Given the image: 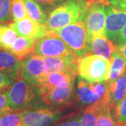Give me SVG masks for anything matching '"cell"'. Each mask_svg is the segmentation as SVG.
<instances>
[{
	"instance_id": "36",
	"label": "cell",
	"mask_w": 126,
	"mask_h": 126,
	"mask_svg": "<svg viewBox=\"0 0 126 126\" xmlns=\"http://www.w3.org/2000/svg\"><path fill=\"white\" fill-rule=\"evenodd\" d=\"M83 1H86L87 3H88V2H90V1H93V0H83Z\"/></svg>"
},
{
	"instance_id": "27",
	"label": "cell",
	"mask_w": 126,
	"mask_h": 126,
	"mask_svg": "<svg viewBox=\"0 0 126 126\" xmlns=\"http://www.w3.org/2000/svg\"><path fill=\"white\" fill-rule=\"evenodd\" d=\"M12 0H0V23H9L12 20Z\"/></svg>"
},
{
	"instance_id": "28",
	"label": "cell",
	"mask_w": 126,
	"mask_h": 126,
	"mask_svg": "<svg viewBox=\"0 0 126 126\" xmlns=\"http://www.w3.org/2000/svg\"><path fill=\"white\" fill-rule=\"evenodd\" d=\"M113 115L118 125H121L126 123V95L121 103L113 111Z\"/></svg>"
},
{
	"instance_id": "37",
	"label": "cell",
	"mask_w": 126,
	"mask_h": 126,
	"mask_svg": "<svg viewBox=\"0 0 126 126\" xmlns=\"http://www.w3.org/2000/svg\"><path fill=\"white\" fill-rule=\"evenodd\" d=\"M108 1H109V0H108Z\"/></svg>"
},
{
	"instance_id": "26",
	"label": "cell",
	"mask_w": 126,
	"mask_h": 126,
	"mask_svg": "<svg viewBox=\"0 0 126 126\" xmlns=\"http://www.w3.org/2000/svg\"><path fill=\"white\" fill-rule=\"evenodd\" d=\"M82 109L68 113L50 126H81Z\"/></svg>"
},
{
	"instance_id": "13",
	"label": "cell",
	"mask_w": 126,
	"mask_h": 126,
	"mask_svg": "<svg viewBox=\"0 0 126 126\" xmlns=\"http://www.w3.org/2000/svg\"><path fill=\"white\" fill-rule=\"evenodd\" d=\"M97 104H107L102 103L99 97L93 93L88 81L79 77L75 90V106L79 109H83Z\"/></svg>"
},
{
	"instance_id": "34",
	"label": "cell",
	"mask_w": 126,
	"mask_h": 126,
	"mask_svg": "<svg viewBox=\"0 0 126 126\" xmlns=\"http://www.w3.org/2000/svg\"><path fill=\"white\" fill-rule=\"evenodd\" d=\"M117 50L126 59V44L117 46Z\"/></svg>"
},
{
	"instance_id": "2",
	"label": "cell",
	"mask_w": 126,
	"mask_h": 126,
	"mask_svg": "<svg viewBox=\"0 0 126 126\" xmlns=\"http://www.w3.org/2000/svg\"><path fill=\"white\" fill-rule=\"evenodd\" d=\"M10 108L13 110L23 109L39 105L41 102L39 88L28 83L22 77L17 79L6 90Z\"/></svg>"
},
{
	"instance_id": "11",
	"label": "cell",
	"mask_w": 126,
	"mask_h": 126,
	"mask_svg": "<svg viewBox=\"0 0 126 126\" xmlns=\"http://www.w3.org/2000/svg\"><path fill=\"white\" fill-rule=\"evenodd\" d=\"M10 25L18 36L36 40L43 38L48 33L44 25L37 23L30 17L10 23Z\"/></svg>"
},
{
	"instance_id": "12",
	"label": "cell",
	"mask_w": 126,
	"mask_h": 126,
	"mask_svg": "<svg viewBox=\"0 0 126 126\" xmlns=\"http://www.w3.org/2000/svg\"><path fill=\"white\" fill-rule=\"evenodd\" d=\"M47 74L50 72H64L73 77L78 76L79 58L75 55L69 57L44 58Z\"/></svg>"
},
{
	"instance_id": "5",
	"label": "cell",
	"mask_w": 126,
	"mask_h": 126,
	"mask_svg": "<svg viewBox=\"0 0 126 126\" xmlns=\"http://www.w3.org/2000/svg\"><path fill=\"white\" fill-rule=\"evenodd\" d=\"M74 82L64 87L53 88H39L41 102L50 108L64 111L75 106V87Z\"/></svg>"
},
{
	"instance_id": "17",
	"label": "cell",
	"mask_w": 126,
	"mask_h": 126,
	"mask_svg": "<svg viewBox=\"0 0 126 126\" xmlns=\"http://www.w3.org/2000/svg\"><path fill=\"white\" fill-rule=\"evenodd\" d=\"M37 41L23 36L17 37L8 50L16 55L20 60H22L28 55L34 54V46Z\"/></svg>"
},
{
	"instance_id": "23",
	"label": "cell",
	"mask_w": 126,
	"mask_h": 126,
	"mask_svg": "<svg viewBox=\"0 0 126 126\" xmlns=\"http://www.w3.org/2000/svg\"><path fill=\"white\" fill-rule=\"evenodd\" d=\"M0 126H24L21 111L10 109L0 113Z\"/></svg>"
},
{
	"instance_id": "32",
	"label": "cell",
	"mask_w": 126,
	"mask_h": 126,
	"mask_svg": "<svg viewBox=\"0 0 126 126\" xmlns=\"http://www.w3.org/2000/svg\"><path fill=\"white\" fill-rule=\"evenodd\" d=\"M109 2L116 8L126 11V0H109Z\"/></svg>"
},
{
	"instance_id": "6",
	"label": "cell",
	"mask_w": 126,
	"mask_h": 126,
	"mask_svg": "<svg viewBox=\"0 0 126 126\" xmlns=\"http://www.w3.org/2000/svg\"><path fill=\"white\" fill-rule=\"evenodd\" d=\"M20 111L24 126H50L65 116L64 111L41 104Z\"/></svg>"
},
{
	"instance_id": "8",
	"label": "cell",
	"mask_w": 126,
	"mask_h": 126,
	"mask_svg": "<svg viewBox=\"0 0 126 126\" xmlns=\"http://www.w3.org/2000/svg\"><path fill=\"white\" fill-rule=\"evenodd\" d=\"M34 54L43 58L69 57L74 55L56 34H48L37 41Z\"/></svg>"
},
{
	"instance_id": "25",
	"label": "cell",
	"mask_w": 126,
	"mask_h": 126,
	"mask_svg": "<svg viewBox=\"0 0 126 126\" xmlns=\"http://www.w3.org/2000/svg\"><path fill=\"white\" fill-rule=\"evenodd\" d=\"M90 88L94 94L99 97L103 104H109L110 84L107 81L89 82Z\"/></svg>"
},
{
	"instance_id": "20",
	"label": "cell",
	"mask_w": 126,
	"mask_h": 126,
	"mask_svg": "<svg viewBox=\"0 0 126 126\" xmlns=\"http://www.w3.org/2000/svg\"><path fill=\"white\" fill-rule=\"evenodd\" d=\"M28 17L37 23L44 25L47 19V14L35 0H23Z\"/></svg>"
},
{
	"instance_id": "31",
	"label": "cell",
	"mask_w": 126,
	"mask_h": 126,
	"mask_svg": "<svg viewBox=\"0 0 126 126\" xmlns=\"http://www.w3.org/2000/svg\"><path fill=\"white\" fill-rule=\"evenodd\" d=\"M13 81L9 77L0 72V91L8 90L13 84Z\"/></svg>"
},
{
	"instance_id": "33",
	"label": "cell",
	"mask_w": 126,
	"mask_h": 126,
	"mask_svg": "<svg viewBox=\"0 0 126 126\" xmlns=\"http://www.w3.org/2000/svg\"><path fill=\"white\" fill-rule=\"evenodd\" d=\"M124 44H126V25L123 27L120 36H118L117 41H116V44L117 46Z\"/></svg>"
},
{
	"instance_id": "14",
	"label": "cell",
	"mask_w": 126,
	"mask_h": 126,
	"mask_svg": "<svg viewBox=\"0 0 126 126\" xmlns=\"http://www.w3.org/2000/svg\"><path fill=\"white\" fill-rule=\"evenodd\" d=\"M117 48V45L109 40L105 36H88V53L98 55L110 60L113 53Z\"/></svg>"
},
{
	"instance_id": "19",
	"label": "cell",
	"mask_w": 126,
	"mask_h": 126,
	"mask_svg": "<svg viewBox=\"0 0 126 126\" xmlns=\"http://www.w3.org/2000/svg\"><path fill=\"white\" fill-rule=\"evenodd\" d=\"M126 69V59L117 49L113 53L110 59V69L107 81L111 85L124 73Z\"/></svg>"
},
{
	"instance_id": "24",
	"label": "cell",
	"mask_w": 126,
	"mask_h": 126,
	"mask_svg": "<svg viewBox=\"0 0 126 126\" xmlns=\"http://www.w3.org/2000/svg\"><path fill=\"white\" fill-rule=\"evenodd\" d=\"M96 126H118L109 104H104L101 107L98 113Z\"/></svg>"
},
{
	"instance_id": "10",
	"label": "cell",
	"mask_w": 126,
	"mask_h": 126,
	"mask_svg": "<svg viewBox=\"0 0 126 126\" xmlns=\"http://www.w3.org/2000/svg\"><path fill=\"white\" fill-rule=\"evenodd\" d=\"M126 25V11L112 5L106 6L105 36L116 44L123 27Z\"/></svg>"
},
{
	"instance_id": "21",
	"label": "cell",
	"mask_w": 126,
	"mask_h": 126,
	"mask_svg": "<svg viewBox=\"0 0 126 126\" xmlns=\"http://www.w3.org/2000/svg\"><path fill=\"white\" fill-rule=\"evenodd\" d=\"M18 36L10 23H0V49L8 50Z\"/></svg>"
},
{
	"instance_id": "22",
	"label": "cell",
	"mask_w": 126,
	"mask_h": 126,
	"mask_svg": "<svg viewBox=\"0 0 126 126\" xmlns=\"http://www.w3.org/2000/svg\"><path fill=\"white\" fill-rule=\"evenodd\" d=\"M104 104H93L82 109L81 126H96L98 113L101 107Z\"/></svg>"
},
{
	"instance_id": "30",
	"label": "cell",
	"mask_w": 126,
	"mask_h": 126,
	"mask_svg": "<svg viewBox=\"0 0 126 126\" xmlns=\"http://www.w3.org/2000/svg\"><path fill=\"white\" fill-rule=\"evenodd\" d=\"M6 90L0 91V113L11 109L9 106Z\"/></svg>"
},
{
	"instance_id": "16",
	"label": "cell",
	"mask_w": 126,
	"mask_h": 126,
	"mask_svg": "<svg viewBox=\"0 0 126 126\" xmlns=\"http://www.w3.org/2000/svg\"><path fill=\"white\" fill-rule=\"evenodd\" d=\"M126 95V69L124 73L110 85L109 107L114 111Z\"/></svg>"
},
{
	"instance_id": "9",
	"label": "cell",
	"mask_w": 126,
	"mask_h": 126,
	"mask_svg": "<svg viewBox=\"0 0 126 126\" xmlns=\"http://www.w3.org/2000/svg\"><path fill=\"white\" fill-rule=\"evenodd\" d=\"M20 77L34 86L39 87L47 75L44 58L31 54L20 60Z\"/></svg>"
},
{
	"instance_id": "29",
	"label": "cell",
	"mask_w": 126,
	"mask_h": 126,
	"mask_svg": "<svg viewBox=\"0 0 126 126\" xmlns=\"http://www.w3.org/2000/svg\"><path fill=\"white\" fill-rule=\"evenodd\" d=\"M47 15L66 0H35Z\"/></svg>"
},
{
	"instance_id": "7",
	"label": "cell",
	"mask_w": 126,
	"mask_h": 126,
	"mask_svg": "<svg viewBox=\"0 0 126 126\" xmlns=\"http://www.w3.org/2000/svg\"><path fill=\"white\" fill-rule=\"evenodd\" d=\"M108 0H93L88 3L84 23L88 36H105L106 6Z\"/></svg>"
},
{
	"instance_id": "3",
	"label": "cell",
	"mask_w": 126,
	"mask_h": 126,
	"mask_svg": "<svg viewBox=\"0 0 126 126\" xmlns=\"http://www.w3.org/2000/svg\"><path fill=\"white\" fill-rule=\"evenodd\" d=\"M56 34L68 46L79 59L88 55V39L84 21L69 25L60 29Z\"/></svg>"
},
{
	"instance_id": "35",
	"label": "cell",
	"mask_w": 126,
	"mask_h": 126,
	"mask_svg": "<svg viewBox=\"0 0 126 126\" xmlns=\"http://www.w3.org/2000/svg\"><path fill=\"white\" fill-rule=\"evenodd\" d=\"M118 126H126V123H123V124H121V125H118Z\"/></svg>"
},
{
	"instance_id": "4",
	"label": "cell",
	"mask_w": 126,
	"mask_h": 126,
	"mask_svg": "<svg viewBox=\"0 0 126 126\" xmlns=\"http://www.w3.org/2000/svg\"><path fill=\"white\" fill-rule=\"evenodd\" d=\"M110 60L95 55H88L78 62V75L88 82L107 81Z\"/></svg>"
},
{
	"instance_id": "1",
	"label": "cell",
	"mask_w": 126,
	"mask_h": 126,
	"mask_svg": "<svg viewBox=\"0 0 126 126\" xmlns=\"http://www.w3.org/2000/svg\"><path fill=\"white\" fill-rule=\"evenodd\" d=\"M87 9L88 3L86 1L66 0L48 14L45 23L48 34H56L63 27L84 21Z\"/></svg>"
},
{
	"instance_id": "15",
	"label": "cell",
	"mask_w": 126,
	"mask_h": 126,
	"mask_svg": "<svg viewBox=\"0 0 126 126\" xmlns=\"http://www.w3.org/2000/svg\"><path fill=\"white\" fill-rule=\"evenodd\" d=\"M20 60L7 50L0 49V72L12 81L20 78Z\"/></svg>"
},
{
	"instance_id": "18",
	"label": "cell",
	"mask_w": 126,
	"mask_h": 126,
	"mask_svg": "<svg viewBox=\"0 0 126 126\" xmlns=\"http://www.w3.org/2000/svg\"><path fill=\"white\" fill-rule=\"evenodd\" d=\"M76 78L77 77L64 72H50L46 75L39 88L49 89L64 87L69 85L72 82H74Z\"/></svg>"
}]
</instances>
